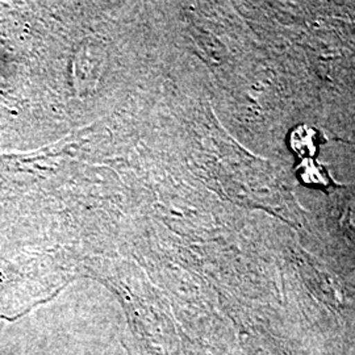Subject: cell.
<instances>
[{
  "instance_id": "6da1fadb",
  "label": "cell",
  "mask_w": 355,
  "mask_h": 355,
  "mask_svg": "<svg viewBox=\"0 0 355 355\" xmlns=\"http://www.w3.org/2000/svg\"><path fill=\"white\" fill-rule=\"evenodd\" d=\"M292 149L302 155H313L318 149V136L313 129L300 127L293 130L291 136Z\"/></svg>"
}]
</instances>
